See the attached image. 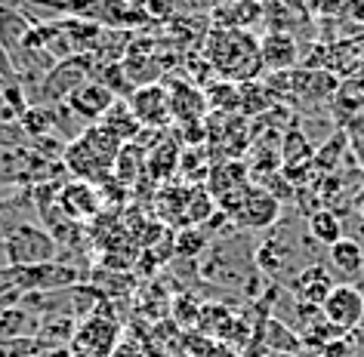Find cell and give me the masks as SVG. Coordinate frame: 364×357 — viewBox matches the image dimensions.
<instances>
[{
  "mask_svg": "<svg viewBox=\"0 0 364 357\" xmlns=\"http://www.w3.org/2000/svg\"><path fill=\"white\" fill-rule=\"evenodd\" d=\"M204 59L210 62L213 75L232 84H247L262 75L259 38L241 28H207L204 34Z\"/></svg>",
  "mask_w": 364,
  "mask_h": 357,
  "instance_id": "cell-1",
  "label": "cell"
},
{
  "mask_svg": "<svg viewBox=\"0 0 364 357\" xmlns=\"http://www.w3.org/2000/svg\"><path fill=\"white\" fill-rule=\"evenodd\" d=\"M333 287H336V280L331 274V265H321V262L303 265V268L287 280V290L296 296V302H309V305H321V302L331 296Z\"/></svg>",
  "mask_w": 364,
  "mask_h": 357,
  "instance_id": "cell-10",
  "label": "cell"
},
{
  "mask_svg": "<svg viewBox=\"0 0 364 357\" xmlns=\"http://www.w3.org/2000/svg\"><path fill=\"white\" fill-rule=\"evenodd\" d=\"M266 22L272 31L294 34L296 28H309L312 25V13L306 10L303 0H272L266 6Z\"/></svg>",
  "mask_w": 364,
  "mask_h": 357,
  "instance_id": "cell-16",
  "label": "cell"
},
{
  "mask_svg": "<svg viewBox=\"0 0 364 357\" xmlns=\"http://www.w3.org/2000/svg\"><path fill=\"white\" fill-rule=\"evenodd\" d=\"M253 4H259V6H269V4H272V0H253Z\"/></svg>",
  "mask_w": 364,
  "mask_h": 357,
  "instance_id": "cell-28",
  "label": "cell"
},
{
  "mask_svg": "<svg viewBox=\"0 0 364 357\" xmlns=\"http://www.w3.org/2000/svg\"><path fill=\"white\" fill-rule=\"evenodd\" d=\"M229 219L238 231H266V228H275L281 222V200L272 197L266 188L253 185Z\"/></svg>",
  "mask_w": 364,
  "mask_h": 357,
  "instance_id": "cell-6",
  "label": "cell"
},
{
  "mask_svg": "<svg viewBox=\"0 0 364 357\" xmlns=\"http://www.w3.org/2000/svg\"><path fill=\"white\" fill-rule=\"evenodd\" d=\"M114 102H117V96H114L108 87L99 84V80H87L84 87H77L75 93L65 99V105L71 108V111H75V117H77V121H84L87 126L102 121V114H105Z\"/></svg>",
  "mask_w": 364,
  "mask_h": 357,
  "instance_id": "cell-11",
  "label": "cell"
},
{
  "mask_svg": "<svg viewBox=\"0 0 364 357\" xmlns=\"http://www.w3.org/2000/svg\"><path fill=\"white\" fill-rule=\"evenodd\" d=\"M352 209H355V213H361V216H364V188L358 191V194H355V204H352Z\"/></svg>",
  "mask_w": 364,
  "mask_h": 357,
  "instance_id": "cell-27",
  "label": "cell"
},
{
  "mask_svg": "<svg viewBox=\"0 0 364 357\" xmlns=\"http://www.w3.org/2000/svg\"><path fill=\"white\" fill-rule=\"evenodd\" d=\"M306 231H309V237H312L318 246H327V250L346 237L340 213H333V209H327V207L306 219Z\"/></svg>",
  "mask_w": 364,
  "mask_h": 357,
  "instance_id": "cell-20",
  "label": "cell"
},
{
  "mask_svg": "<svg viewBox=\"0 0 364 357\" xmlns=\"http://www.w3.org/2000/svg\"><path fill=\"white\" fill-rule=\"evenodd\" d=\"M321 314L343 336L361 329L364 326V296H361L358 283H336L331 290V296L321 302Z\"/></svg>",
  "mask_w": 364,
  "mask_h": 357,
  "instance_id": "cell-5",
  "label": "cell"
},
{
  "mask_svg": "<svg viewBox=\"0 0 364 357\" xmlns=\"http://www.w3.org/2000/svg\"><path fill=\"white\" fill-rule=\"evenodd\" d=\"M28 145V136L16 121H0V148H22Z\"/></svg>",
  "mask_w": 364,
  "mask_h": 357,
  "instance_id": "cell-25",
  "label": "cell"
},
{
  "mask_svg": "<svg viewBox=\"0 0 364 357\" xmlns=\"http://www.w3.org/2000/svg\"><path fill=\"white\" fill-rule=\"evenodd\" d=\"M84 280H87L84 274L68 262H43V265H28V268L0 271V283L19 290L22 296H28V292H59V290H68Z\"/></svg>",
  "mask_w": 364,
  "mask_h": 357,
  "instance_id": "cell-3",
  "label": "cell"
},
{
  "mask_svg": "<svg viewBox=\"0 0 364 357\" xmlns=\"http://www.w3.org/2000/svg\"><path fill=\"white\" fill-rule=\"evenodd\" d=\"M238 96H241V114L253 121V117H262L266 111H272L275 105H281L275 93L269 89L266 80H247V84H238Z\"/></svg>",
  "mask_w": 364,
  "mask_h": 357,
  "instance_id": "cell-18",
  "label": "cell"
},
{
  "mask_svg": "<svg viewBox=\"0 0 364 357\" xmlns=\"http://www.w3.org/2000/svg\"><path fill=\"white\" fill-rule=\"evenodd\" d=\"M117 342H121V320L112 317V308H108V299H105L93 314L77 324L75 342H71V354H77V357H112Z\"/></svg>",
  "mask_w": 364,
  "mask_h": 357,
  "instance_id": "cell-4",
  "label": "cell"
},
{
  "mask_svg": "<svg viewBox=\"0 0 364 357\" xmlns=\"http://www.w3.org/2000/svg\"><path fill=\"white\" fill-rule=\"evenodd\" d=\"M259 348H266V351H281V354H296L303 351V339H299L296 329H290L284 320L275 317V314H266L259 320Z\"/></svg>",
  "mask_w": 364,
  "mask_h": 357,
  "instance_id": "cell-14",
  "label": "cell"
},
{
  "mask_svg": "<svg viewBox=\"0 0 364 357\" xmlns=\"http://www.w3.org/2000/svg\"><path fill=\"white\" fill-rule=\"evenodd\" d=\"M259 62L266 75H284L303 65V50L294 34L287 31H266L259 38Z\"/></svg>",
  "mask_w": 364,
  "mask_h": 357,
  "instance_id": "cell-9",
  "label": "cell"
},
{
  "mask_svg": "<svg viewBox=\"0 0 364 357\" xmlns=\"http://www.w3.org/2000/svg\"><path fill=\"white\" fill-rule=\"evenodd\" d=\"M204 96H207V105H210V111H216V114H241L238 84H232V80L213 77L210 84L204 87Z\"/></svg>",
  "mask_w": 364,
  "mask_h": 357,
  "instance_id": "cell-23",
  "label": "cell"
},
{
  "mask_svg": "<svg viewBox=\"0 0 364 357\" xmlns=\"http://www.w3.org/2000/svg\"><path fill=\"white\" fill-rule=\"evenodd\" d=\"M0 250L6 256V268H28V265L62 259V246L53 241V234L41 222H25L19 228H13L0 241Z\"/></svg>",
  "mask_w": 364,
  "mask_h": 357,
  "instance_id": "cell-2",
  "label": "cell"
},
{
  "mask_svg": "<svg viewBox=\"0 0 364 357\" xmlns=\"http://www.w3.org/2000/svg\"><path fill=\"white\" fill-rule=\"evenodd\" d=\"M56 207L65 213L71 222H96L99 213H102V194L93 182L84 179H68L65 185L56 191Z\"/></svg>",
  "mask_w": 364,
  "mask_h": 357,
  "instance_id": "cell-7",
  "label": "cell"
},
{
  "mask_svg": "<svg viewBox=\"0 0 364 357\" xmlns=\"http://www.w3.org/2000/svg\"><path fill=\"white\" fill-rule=\"evenodd\" d=\"M204 250H210V237L204 228H179V234H173V256L179 259H198Z\"/></svg>",
  "mask_w": 364,
  "mask_h": 357,
  "instance_id": "cell-24",
  "label": "cell"
},
{
  "mask_svg": "<svg viewBox=\"0 0 364 357\" xmlns=\"http://www.w3.org/2000/svg\"><path fill=\"white\" fill-rule=\"evenodd\" d=\"M25 222H38V209H34L31 191H19L10 200H0V241Z\"/></svg>",
  "mask_w": 364,
  "mask_h": 357,
  "instance_id": "cell-17",
  "label": "cell"
},
{
  "mask_svg": "<svg viewBox=\"0 0 364 357\" xmlns=\"http://www.w3.org/2000/svg\"><path fill=\"white\" fill-rule=\"evenodd\" d=\"M99 123H102L108 133H114L124 145L133 142L136 136L142 133V123L136 121V114H133V108H130V102H127V99H117V102L102 114V121H99Z\"/></svg>",
  "mask_w": 364,
  "mask_h": 357,
  "instance_id": "cell-21",
  "label": "cell"
},
{
  "mask_svg": "<svg viewBox=\"0 0 364 357\" xmlns=\"http://www.w3.org/2000/svg\"><path fill=\"white\" fill-rule=\"evenodd\" d=\"M145 158H149V151H142L136 142H127L121 148V154H117V160H114L112 176L127 188L136 185L139 179L149 176V172H145Z\"/></svg>",
  "mask_w": 364,
  "mask_h": 357,
  "instance_id": "cell-22",
  "label": "cell"
},
{
  "mask_svg": "<svg viewBox=\"0 0 364 357\" xmlns=\"http://www.w3.org/2000/svg\"><path fill=\"white\" fill-rule=\"evenodd\" d=\"M266 22V6L253 4V0H232V4H220L210 13L213 28H241L250 31L253 25Z\"/></svg>",
  "mask_w": 364,
  "mask_h": 357,
  "instance_id": "cell-13",
  "label": "cell"
},
{
  "mask_svg": "<svg viewBox=\"0 0 364 357\" xmlns=\"http://www.w3.org/2000/svg\"><path fill=\"white\" fill-rule=\"evenodd\" d=\"M170 108H173V123H188V121H207L210 105H207L204 89L192 84V80H173L167 84Z\"/></svg>",
  "mask_w": 364,
  "mask_h": 357,
  "instance_id": "cell-12",
  "label": "cell"
},
{
  "mask_svg": "<svg viewBox=\"0 0 364 357\" xmlns=\"http://www.w3.org/2000/svg\"><path fill=\"white\" fill-rule=\"evenodd\" d=\"M216 4H232V0H216Z\"/></svg>",
  "mask_w": 364,
  "mask_h": 357,
  "instance_id": "cell-30",
  "label": "cell"
},
{
  "mask_svg": "<svg viewBox=\"0 0 364 357\" xmlns=\"http://www.w3.org/2000/svg\"><path fill=\"white\" fill-rule=\"evenodd\" d=\"M127 4H136V0H127Z\"/></svg>",
  "mask_w": 364,
  "mask_h": 357,
  "instance_id": "cell-31",
  "label": "cell"
},
{
  "mask_svg": "<svg viewBox=\"0 0 364 357\" xmlns=\"http://www.w3.org/2000/svg\"><path fill=\"white\" fill-rule=\"evenodd\" d=\"M358 290H361V296H364V280H361V283H358Z\"/></svg>",
  "mask_w": 364,
  "mask_h": 357,
  "instance_id": "cell-29",
  "label": "cell"
},
{
  "mask_svg": "<svg viewBox=\"0 0 364 357\" xmlns=\"http://www.w3.org/2000/svg\"><path fill=\"white\" fill-rule=\"evenodd\" d=\"M327 265L343 278H358V274H364V246L343 237L340 243L327 250Z\"/></svg>",
  "mask_w": 364,
  "mask_h": 357,
  "instance_id": "cell-19",
  "label": "cell"
},
{
  "mask_svg": "<svg viewBox=\"0 0 364 357\" xmlns=\"http://www.w3.org/2000/svg\"><path fill=\"white\" fill-rule=\"evenodd\" d=\"M179 158H182V145L176 136H164L145 158V172L154 182H167L170 176H179Z\"/></svg>",
  "mask_w": 364,
  "mask_h": 357,
  "instance_id": "cell-15",
  "label": "cell"
},
{
  "mask_svg": "<svg viewBox=\"0 0 364 357\" xmlns=\"http://www.w3.org/2000/svg\"><path fill=\"white\" fill-rule=\"evenodd\" d=\"M127 102H130L136 121L142 126H149V130H167V126H173V108H170L167 84L136 87Z\"/></svg>",
  "mask_w": 364,
  "mask_h": 357,
  "instance_id": "cell-8",
  "label": "cell"
},
{
  "mask_svg": "<svg viewBox=\"0 0 364 357\" xmlns=\"http://www.w3.org/2000/svg\"><path fill=\"white\" fill-rule=\"evenodd\" d=\"M207 357H238V351H235L232 345H225V342H220V339H216L213 348H210V354H207Z\"/></svg>",
  "mask_w": 364,
  "mask_h": 357,
  "instance_id": "cell-26",
  "label": "cell"
}]
</instances>
